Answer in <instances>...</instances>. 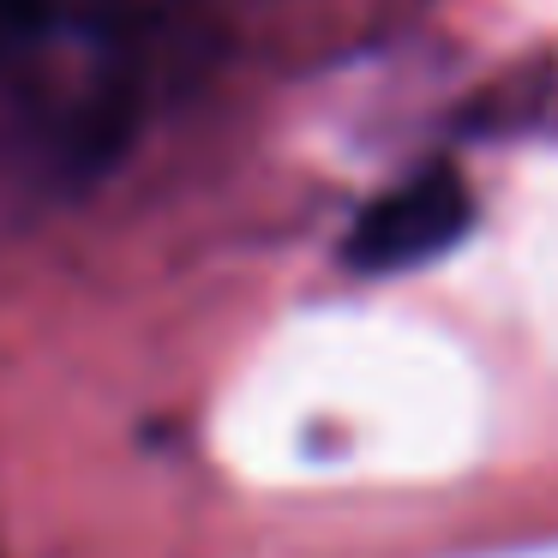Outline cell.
Masks as SVG:
<instances>
[{"mask_svg": "<svg viewBox=\"0 0 558 558\" xmlns=\"http://www.w3.org/2000/svg\"><path fill=\"white\" fill-rule=\"evenodd\" d=\"M474 217V198L457 169H421L414 181L378 193L361 210V222L342 241V258L354 270H414L462 241Z\"/></svg>", "mask_w": 558, "mask_h": 558, "instance_id": "cell-1", "label": "cell"}]
</instances>
